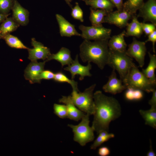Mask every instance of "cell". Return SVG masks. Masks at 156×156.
I'll return each instance as SVG.
<instances>
[{"label": "cell", "mask_w": 156, "mask_h": 156, "mask_svg": "<svg viewBox=\"0 0 156 156\" xmlns=\"http://www.w3.org/2000/svg\"><path fill=\"white\" fill-rule=\"evenodd\" d=\"M93 98L95 110L92 127L97 134L102 131L109 132L110 123L121 115L120 104L115 98L107 96L100 90L93 94Z\"/></svg>", "instance_id": "cell-1"}, {"label": "cell", "mask_w": 156, "mask_h": 156, "mask_svg": "<svg viewBox=\"0 0 156 156\" xmlns=\"http://www.w3.org/2000/svg\"><path fill=\"white\" fill-rule=\"evenodd\" d=\"M108 40L91 42L84 39L79 47V55L82 61L83 62H92L103 69L107 65L109 57Z\"/></svg>", "instance_id": "cell-2"}, {"label": "cell", "mask_w": 156, "mask_h": 156, "mask_svg": "<svg viewBox=\"0 0 156 156\" xmlns=\"http://www.w3.org/2000/svg\"><path fill=\"white\" fill-rule=\"evenodd\" d=\"M122 82L127 89H138L148 93L155 90L156 83H153L140 71L135 64Z\"/></svg>", "instance_id": "cell-3"}, {"label": "cell", "mask_w": 156, "mask_h": 156, "mask_svg": "<svg viewBox=\"0 0 156 156\" xmlns=\"http://www.w3.org/2000/svg\"><path fill=\"white\" fill-rule=\"evenodd\" d=\"M109 50L107 65L119 73L120 79L123 81L134 64L133 59L125 53Z\"/></svg>", "instance_id": "cell-4"}, {"label": "cell", "mask_w": 156, "mask_h": 156, "mask_svg": "<svg viewBox=\"0 0 156 156\" xmlns=\"http://www.w3.org/2000/svg\"><path fill=\"white\" fill-rule=\"evenodd\" d=\"M96 86L95 84H93L83 92L73 90L71 95L73 101L75 106L90 116L93 115L94 112L93 92Z\"/></svg>", "instance_id": "cell-5"}, {"label": "cell", "mask_w": 156, "mask_h": 156, "mask_svg": "<svg viewBox=\"0 0 156 156\" xmlns=\"http://www.w3.org/2000/svg\"><path fill=\"white\" fill-rule=\"evenodd\" d=\"M90 115L86 114L77 125L68 124L74 133L73 140L81 146H84L87 143L93 141L94 138V130L89 126Z\"/></svg>", "instance_id": "cell-6"}, {"label": "cell", "mask_w": 156, "mask_h": 156, "mask_svg": "<svg viewBox=\"0 0 156 156\" xmlns=\"http://www.w3.org/2000/svg\"><path fill=\"white\" fill-rule=\"evenodd\" d=\"M82 33L81 36L85 40L94 41L109 40L112 30L101 26H86L80 25L79 27Z\"/></svg>", "instance_id": "cell-7"}, {"label": "cell", "mask_w": 156, "mask_h": 156, "mask_svg": "<svg viewBox=\"0 0 156 156\" xmlns=\"http://www.w3.org/2000/svg\"><path fill=\"white\" fill-rule=\"evenodd\" d=\"M146 48L145 42L140 41L133 38L132 42L128 45L126 54L137 62L140 67H142L144 64V59Z\"/></svg>", "instance_id": "cell-8"}, {"label": "cell", "mask_w": 156, "mask_h": 156, "mask_svg": "<svg viewBox=\"0 0 156 156\" xmlns=\"http://www.w3.org/2000/svg\"><path fill=\"white\" fill-rule=\"evenodd\" d=\"M134 15L122 9L108 13L104 18L103 23L115 25L120 28L126 27L129 21Z\"/></svg>", "instance_id": "cell-9"}, {"label": "cell", "mask_w": 156, "mask_h": 156, "mask_svg": "<svg viewBox=\"0 0 156 156\" xmlns=\"http://www.w3.org/2000/svg\"><path fill=\"white\" fill-rule=\"evenodd\" d=\"M31 44L33 48L28 49V58L31 62L37 61L39 59L45 61L51 55L49 49L44 46L41 43L36 41L34 38L31 39Z\"/></svg>", "instance_id": "cell-10"}, {"label": "cell", "mask_w": 156, "mask_h": 156, "mask_svg": "<svg viewBox=\"0 0 156 156\" xmlns=\"http://www.w3.org/2000/svg\"><path fill=\"white\" fill-rule=\"evenodd\" d=\"M92 66L90 62H88L86 66H84L80 64L78 60V55H77L72 63L64 68V70L70 73L72 79L75 78L76 75H79L80 76L79 79L82 80L86 76H92V75L90 72Z\"/></svg>", "instance_id": "cell-11"}, {"label": "cell", "mask_w": 156, "mask_h": 156, "mask_svg": "<svg viewBox=\"0 0 156 156\" xmlns=\"http://www.w3.org/2000/svg\"><path fill=\"white\" fill-rule=\"evenodd\" d=\"M138 10L137 18H142L143 22L149 21L156 25V0H148Z\"/></svg>", "instance_id": "cell-12"}, {"label": "cell", "mask_w": 156, "mask_h": 156, "mask_svg": "<svg viewBox=\"0 0 156 156\" xmlns=\"http://www.w3.org/2000/svg\"><path fill=\"white\" fill-rule=\"evenodd\" d=\"M46 62H38L37 61L31 62L24 71V76L25 79L29 81L31 83H40L39 76L44 70Z\"/></svg>", "instance_id": "cell-13"}, {"label": "cell", "mask_w": 156, "mask_h": 156, "mask_svg": "<svg viewBox=\"0 0 156 156\" xmlns=\"http://www.w3.org/2000/svg\"><path fill=\"white\" fill-rule=\"evenodd\" d=\"M115 71L113 69L111 75L108 77V81L103 87V89L105 92L113 94L121 93L127 89L122 80L117 78Z\"/></svg>", "instance_id": "cell-14"}, {"label": "cell", "mask_w": 156, "mask_h": 156, "mask_svg": "<svg viewBox=\"0 0 156 156\" xmlns=\"http://www.w3.org/2000/svg\"><path fill=\"white\" fill-rule=\"evenodd\" d=\"M59 102L65 104L68 113V118L78 121L81 120L85 114L84 113L78 109L75 105L71 95L62 96L59 100Z\"/></svg>", "instance_id": "cell-15"}, {"label": "cell", "mask_w": 156, "mask_h": 156, "mask_svg": "<svg viewBox=\"0 0 156 156\" xmlns=\"http://www.w3.org/2000/svg\"><path fill=\"white\" fill-rule=\"evenodd\" d=\"M55 16L59 26L60 33L61 36L70 37L74 36H81V34L77 31L74 25L70 23L60 14H57Z\"/></svg>", "instance_id": "cell-16"}, {"label": "cell", "mask_w": 156, "mask_h": 156, "mask_svg": "<svg viewBox=\"0 0 156 156\" xmlns=\"http://www.w3.org/2000/svg\"><path fill=\"white\" fill-rule=\"evenodd\" d=\"M13 18L18 24L25 26L28 23L29 12L16 0H14L12 7Z\"/></svg>", "instance_id": "cell-17"}, {"label": "cell", "mask_w": 156, "mask_h": 156, "mask_svg": "<svg viewBox=\"0 0 156 156\" xmlns=\"http://www.w3.org/2000/svg\"><path fill=\"white\" fill-rule=\"evenodd\" d=\"M125 32V31L124 30L118 35L111 37L108 42L109 50L126 53L127 45L124 39Z\"/></svg>", "instance_id": "cell-18"}, {"label": "cell", "mask_w": 156, "mask_h": 156, "mask_svg": "<svg viewBox=\"0 0 156 156\" xmlns=\"http://www.w3.org/2000/svg\"><path fill=\"white\" fill-rule=\"evenodd\" d=\"M51 60H55L59 62L62 67L66 65H70L73 60L71 57L70 50L64 47H62L56 53L51 54L45 61L47 62Z\"/></svg>", "instance_id": "cell-19"}, {"label": "cell", "mask_w": 156, "mask_h": 156, "mask_svg": "<svg viewBox=\"0 0 156 156\" xmlns=\"http://www.w3.org/2000/svg\"><path fill=\"white\" fill-rule=\"evenodd\" d=\"M137 17L134 15L132 21L128 23L125 32V36H134L139 38L143 33L141 23L138 20Z\"/></svg>", "instance_id": "cell-20"}, {"label": "cell", "mask_w": 156, "mask_h": 156, "mask_svg": "<svg viewBox=\"0 0 156 156\" xmlns=\"http://www.w3.org/2000/svg\"><path fill=\"white\" fill-rule=\"evenodd\" d=\"M90 8L94 10L102 9L108 13L113 11L115 5L109 0H81Z\"/></svg>", "instance_id": "cell-21"}, {"label": "cell", "mask_w": 156, "mask_h": 156, "mask_svg": "<svg viewBox=\"0 0 156 156\" xmlns=\"http://www.w3.org/2000/svg\"><path fill=\"white\" fill-rule=\"evenodd\" d=\"M150 58L149 63L145 69H142V72L153 83L156 84L155 70L156 68V55L148 53Z\"/></svg>", "instance_id": "cell-22"}, {"label": "cell", "mask_w": 156, "mask_h": 156, "mask_svg": "<svg viewBox=\"0 0 156 156\" xmlns=\"http://www.w3.org/2000/svg\"><path fill=\"white\" fill-rule=\"evenodd\" d=\"M139 112L145 121V125L156 128V107H151L148 110L140 109Z\"/></svg>", "instance_id": "cell-23"}, {"label": "cell", "mask_w": 156, "mask_h": 156, "mask_svg": "<svg viewBox=\"0 0 156 156\" xmlns=\"http://www.w3.org/2000/svg\"><path fill=\"white\" fill-rule=\"evenodd\" d=\"M90 20L92 26H101L103 23L105 17L108 13L106 11L102 9L94 10L90 8Z\"/></svg>", "instance_id": "cell-24"}, {"label": "cell", "mask_w": 156, "mask_h": 156, "mask_svg": "<svg viewBox=\"0 0 156 156\" xmlns=\"http://www.w3.org/2000/svg\"><path fill=\"white\" fill-rule=\"evenodd\" d=\"M13 18H7L4 21L0 27L1 34L5 35L15 31L19 26Z\"/></svg>", "instance_id": "cell-25"}, {"label": "cell", "mask_w": 156, "mask_h": 156, "mask_svg": "<svg viewBox=\"0 0 156 156\" xmlns=\"http://www.w3.org/2000/svg\"><path fill=\"white\" fill-rule=\"evenodd\" d=\"M144 3V0H127L123 3L122 9L135 15Z\"/></svg>", "instance_id": "cell-26"}, {"label": "cell", "mask_w": 156, "mask_h": 156, "mask_svg": "<svg viewBox=\"0 0 156 156\" xmlns=\"http://www.w3.org/2000/svg\"><path fill=\"white\" fill-rule=\"evenodd\" d=\"M4 38L7 44L11 47L27 50L29 49L17 37L12 35L8 34L4 35Z\"/></svg>", "instance_id": "cell-27"}, {"label": "cell", "mask_w": 156, "mask_h": 156, "mask_svg": "<svg viewBox=\"0 0 156 156\" xmlns=\"http://www.w3.org/2000/svg\"><path fill=\"white\" fill-rule=\"evenodd\" d=\"M57 82L60 83L66 82L71 86L73 90L79 91L78 88V83L73 79H70L62 72H57L55 73L53 79Z\"/></svg>", "instance_id": "cell-28"}, {"label": "cell", "mask_w": 156, "mask_h": 156, "mask_svg": "<svg viewBox=\"0 0 156 156\" xmlns=\"http://www.w3.org/2000/svg\"><path fill=\"white\" fill-rule=\"evenodd\" d=\"M125 93V97L129 101L139 100L143 97L142 91L131 88H128Z\"/></svg>", "instance_id": "cell-29"}, {"label": "cell", "mask_w": 156, "mask_h": 156, "mask_svg": "<svg viewBox=\"0 0 156 156\" xmlns=\"http://www.w3.org/2000/svg\"><path fill=\"white\" fill-rule=\"evenodd\" d=\"M53 109L54 113L60 118L64 119L67 118V111L65 105L54 103Z\"/></svg>", "instance_id": "cell-30"}, {"label": "cell", "mask_w": 156, "mask_h": 156, "mask_svg": "<svg viewBox=\"0 0 156 156\" xmlns=\"http://www.w3.org/2000/svg\"><path fill=\"white\" fill-rule=\"evenodd\" d=\"M71 15L74 18L78 20L81 22H83V11L80 7L78 3H75V6L72 8Z\"/></svg>", "instance_id": "cell-31"}, {"label": "cell", "mask_w": 156, "mask_h": 156, "mask_svg": "<svg viewBox=\"0 0 156 156\" xmlns=\"http://www.w3.org/2000/svg\"><path fill=\"white\" fill-rule=\"evenodd\" d=\"M14 0H0V11L7 14L12 8Z\"/></svg>", "instance_id": "cell-32"}, {"label": "cell", "mask_w": 156, "mask_h": 156, "mask_svg": "<svg viewBox=\"0 0 156 156\" xmlns=\"http://www.w3.org/2000/svg\"><path fill=\"white\" fill-rule=\"evenodd\" d=\"M110 139L106 137H104L98 135L96 139L90 146V148L95 150L98 147L100 146L103 143L108 141Z\"/></svg>", "instance_id": "cell-33"}, {"label": "cell", "mask_w": 156, "mask_h": 156, "mask_svg": "<svg viewBox=\"0 0 156 156\" xmlns=\"http://www.w3.org/2000/svg\"><path fill=\"white\" fill-rule=\"evenodd\" d=\"M141 24L143 32L147 35H148L156 30V25L154 24L147 23L145 22H143L141 23Z\"/></svg>", "instance_id": "cell-34"}, {"label": "cell", "mask_w": 156, "mask_h": 156, "mask_svg": "<svg viewBox=\"0 0 156 156\" xmlns=\"http://www.w3.org/2000/svg\"><path fill=\"white\" fill-rule=\"evenodd\" d=\"M55 76V73L52 71L49 70H43L40 74L39 79L40 81L42 79L50 80L53 79Z\"/></svg>", "instance_id": "cell-35"}, {"label": "cell", "mask_w": 156, "mask_h": 156, "mask_svg": "<svg viewBox=\"0 0 156 156\" xmlns=\"http://www.w3.org/2000/svg\"><path fill=\"white\" fill-rule=\"evenodd\" d=\"M148 42H151L153 45V51L155 53V44L156 42V30L148 35V38L145 42L146 43Z\"/></svg>", "instance_id": "cell-36"}, {"label": "cell", "mask_w": 156, "mask_h": 156, "mask_svg": "<svg viewBox=\"0 0 156 156\" xmlns=\"http://www.w3.org/2000/svg\"><path fill=\"white\" fill-rule=\"evenodd\" d=\"M110 153L109 149L106 146H102L99 148L98 150V154L100 156H107Z\"/></svg>", "instance_id": "cell-37"}, {"label": "cell", "mask_w": 156, "mask_h": 156, "mask_svg": "<svg viewBox=\"0 0 156 156\" xmlns=\"http://www.w3.org/2000/svg\"><path fill=\"white\" fill-rule=\"evenodd\" d=\"M116 8L117 10H120L122 9L123 0H109Z\"/></svg>", "instance_id": "cell-38"}, {"label": "cell", "mask_w": 156, "mask_h": 156, "mask_svg": "<svg viewBox=\"0 0 156 156\" xmlns=\"http://www.w3.org/2000/svg\"><path fill=\"white\" fill-rule=\"evenodd\" d=\"M152 96L148 101V104L151 107H156V90H155L152 92Z\"/></svg>", "instance_id": "cell-39"}, {"label": "cell", "mask_w": 156, "mask_h": 156, "mask_svg": "<svg viewBox=\"0 0 156 156\" xmlns=\"http://www.w3.org/2000/svg\"><path fill=\"white\" fill-rule=\"evenodd\" d=\"M150 148L149 151L146 154L147 156H155L156 154L153 151L152 145V142L151 139L150 140Z\"/></svg>", "instance_id": "cell-40"}, {"label": "cell", "mask_w": 156, "mask_h": 156, "mask_svg": "<svg viewBox=\"0 0 156 156\" xmlns=\"http://www.w3.org/2000/svg\"><path fill=\"white\" fill-rule=\"evenodd\" d=\"M9 14L0 13V23L5 20L8 16Z\"/></svg>", "instance_id": "cell-41"}, {"label": "cell", "mask_w": 156, "mask_h": 156, "mask_svg": "<svg viewBox=\"0 0 156 156\" xmlns=\"http://www.w3.org/2000/svg\"><path fill=\"white\" fill-rule=\"evenodd\" d=\"M66 3L72 9V6L70 4V3L71 2L72 0H64Z\"/></svg>", "instance_id": "cell-42"}, {"label": "cell", "mask_w": 156, "mask_h": 156, "mask_svg": "<svg viewBox=\"0 0 156 156\" xmlns=\"http://www.w3.org/2000/svg\"><path fill=\"white\" fill-rule=\"evenodd\" d=\"M0 35H1V33H0Z\"/></svg>", "instance_id": "cell-43"}]
</instances>
